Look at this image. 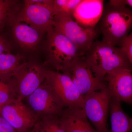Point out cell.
<instances>
[{
	"label": "cell",
	"instance_id": "1",
	"mask_svg": "<svg viewBox=\"0 0 132 132\" xmlns=\"http://www.w3.org/2000/svg\"><path fill=\"white\" fill-rule=\"evenodd\" d=\"M98 25L102 41L121 47L132 29V9L123 0H111L104 5Z\"/></svg>",
	"mask_w": 132,
	"mask_h": 132
},
{
	"label": "cell",
	"instance_id": "2",
	"mask_svg": "<svg viewBox=\"0 0 132 132\" xmlns=\"http://www.w3.org/2000/svg\"><path fill=\"white\" fill-rule=\"evenodd\" d=\"M82 56L95 76L104 81L106 75L117 69L132 71L131 64L121 47L102 40L95 41Z\"/></svg>",
	"mask_w": 132,
	"mask_h": 132
},
{
	"label": "cell",
	"instance_id": "3",
	"mask_svg": "<svg viewBox=\"0 0 132 132\" xmlns=\"http://www.w3.org/2000/svg\"><path fill=\"white\" fill-rule=\"evenodd\" d=\"M53 28L73 43L80 57L83 56L87 52L100 34L97 26L84 27L72 17L61 14L55 15Z\"/></svg>",
	"mask_w": 132,
	"mask_h": 132
},
{
	"label": "cell",
	"instance_id": "4",
	"mask_svg": "<svg viewBox=\"0 0 132 132\" xmlns=\"http://www.w3.org/2000/svg\"><path fill=\"white\" fill-rule=\"evenodd\" d=\"M47 34V62L56 71L62 72L80 57L78 50L71 41L53 28Z\"/></svg>",
	"mask_w": 132,
	"mask_h": 132
},
{
	"label": "cell",
	"instance_id": "5",
	"mask_svg": "<svg viewBox=\"0 0 132 132\" xmlns=\"http://www.w3.org/2000/svg\"><path fill=\"white\" fill-rule=\"evenodd\" d=\"M53 1L27 0L16 14L19 21L26 22L40 32H47L53 28L55 13Z\"/></svg>",
	"mask_w": 132,
	"mask_h": 132
},
{
	"label": "cell",
	"instance_id": "6",
	"mask_svg": "<svg viewBox=\"0 0 132 132\" xmlns=\"http://www.w3.org/2000/svg\"><path fill=\"white\" fill-rule=\"evenodd\" d=\"M64 108H84V100L71 78L64 73L47 70L44 81Z\"/></svg>",
	"mask_w": 132,
	"mask_h": 132
},
{
	"label": "cell",
	"instance_id": "7",
	"mask_svg": "<svg viewBox=\"0 0 132 132\" xmlns=\"http://www.w3.org/2000/svg\"><path fill=\"white\" fill-rule=\"evenodd\" d=\"M112 97L107 87L83 98L84 112L92 125L98 132H108L107 120Z\"/></svg>",
	"mask_w": 132,
	"mask_h": 132
},
{
	"label": "cell",
	"instance_id": "8",
	"mask_svg": "<svg viewBox=\"0 0 132 132\" xmlns=\"http://www.w3.org/2000/svg\"><path fill=\"white\" fill-rule=\"evenodd\" d=\"M46 69L37 63H22L13 77L17 98L23 100L44 82Z\"/></svg>",
	"mask_w": 132,
	"mask_h": 132
},
{
	"label": "cell",
	"instance_id": "9",
	"mask_svg": "<svg viewBox=\"0 0 132 132\" xmlns=\"http://www.w3.org/2000/svg\"><path fill=\"white\" fill-rule=\"evenodd\" d=\"M68 76L83 98L106 87V82L96 78L86 63L83 56L62 71Z\"/></svg>",
	"mask_w": 132,
	"mask_h": 132
},
{
	"label": "cell",
	"instance_id": "10",
	"mask_svg": "<svg viewBox=\"0 0 132 132\" xmlns=\"http://www.w3.org/2000/svg\"><path fill=\"white\" fill-rule=\"evenodd\" d=\"M19 98L0 107V115L18 132H30L39 119L32 110Z\"/></svg>",
	"mask_w": 132,
	"mask_h": 132
},
{
	"label": "cell",
	"instance_id": "11",
	"mask_svg": "<svg viewBox=\"0 0 132 132\" xmlns=\"http://www.w3.org/2000/svg\"><path fill=\"white\" fill-rule=\"evenodd\" d=\"M26 99L29 107L39 119L59 116L65 108L45 81Z\"/></svg>",
	"mask_w": 132,
	"mask_h": 132
},
{
	"label": "cell",
	"instance_id": "12",
	"mask_svg": "<svg viewBox=\"0 0 132 132\" xmlns=\"http://www.w3.org/2000/svg\"><path fill=\"white\" fill-rule=\"evenodd\" d=\"M127 69H119L104 78L112 98L132 105V73Z\"/></svg>",
	"mask_w": 132,
	"mask_h": 132
},
{
	"label": "cell",
	"instance_id": "13",
	"mask_svg": "<svg viewBox=\"0 0 132 132\" xmlns=\"http://www.w3.org/2000/svg\"><path fill=\"white\" fill-rule=\"evenodd\" d=\"M104 2L102 0H81L74 12V20L84 27H96L103 13Z\"/></svg>",
	"mask_w": 132,
	"mask_h": 132
},
{
	"label": "cell",
	"instance_id": "14",
	"mask_svg": "<svg viewBox=\"0 0 132 132\" xmlns=\"http://www.w3.org/2000/svg\"><path fill=\"white\" fill-rule=\"evenodd\" d=\"M59 118L66 132H98L91 125L82 108H64Z\"/></svg>",
	"mask_w": 132,
	"mask_h": 132
},
{
	"label": "cell",
	"instance_id": "15",
	"mask_svg": "<svg viewBox=\"0 0 132 132\" xmlns=\"http://www.w3.org/2000/svg\"><path fill=\"white\" fill-rule=\"evenodd\" d=\"M17 13L12 14L8 22L12 28L14 37L21 47L27 50L34 48L40 40V32L31 26L22 24L18 20L16 17Z\"/></svg>",
	"mask_w": 132,
	"mask_h": 132
},
{
	"label": "cell",
	"instance_id": "16",
	"mask_svg": "<svg viewBox=\"0 0 132 132\" xmlns=\"http://www.w3.org/2000/svg\"><path fill=\"white\" fill-rule=\"evenodd\" d=\"M109 112L111 127L108 132H131L130 118L123 111L120 102L112 98Z\"/></svg>",
	"mask_w": 132,
	"mask_h": 132
},
{
	"label": "cell",
	"instance_id": "17",
	"mask_svg": "<svg viewBox=\"0 0 132 132\" xmlns=\"http://www.w3.org/2000/svg\"><path fill=\"white\" fill-rule=\"evenodd\" d=\"M23 56L10 53L0 55V80L6 82L12 77L21 64Z\"/></svg>",
	"mask_w": 132,
	"mask_h": 132
},
{
	"label": "cell",
	"instance_id": "18",
	"mask_svg": "<svg viewBox=\"0 0 132 132\" xmlns=\"http://www.w3.org/2000/svg\"><path fill=\"white\" fill-rule=\"evenodd\" d=\"M59 117L48 116L40 118L30 132H66L60 123Z\"/></svg>",
	"mask_w": 132,
	"mask_h": 132
},
{
	"label": "cell",
	"instance_id": "19",
	"mask_svg": "<svg viewBox=\"0 0 132 132\" xmlns=\"http://www.w3.org/2000/svg\"><path fill=\"white\" fill-rule=\"evenodd\" d=\"M81 0H55L53 6L55 15L57 14L65 15L73 19L75 10Z\"/></svg>",
	"mask_w": 132,
	"mask_h": 132
},
{
	"label": "cell",
	"instance_id": "20",
	"mask_svg": "<svg viewBox=\"0 0 132 132\" xmlns=\"http://www.w3.org/2000/svg\"><path fill=\"white\" fill-rule=\"evenodd\" d=\"M19 10L15 1L0 0V29L3 27L5 23L8 22L11 15Z\"/></svg>",
	"mask_w": 132,
	"mask_h": 132
},
{
	"label": "cell",
	"instance_id": "21",
	"mask_svg": "<svg viewBox=\"0 0 132 132\" xmlns=\"http://www.w3.org/2000/svg\"><path fill=\"white\" fill-rule=\"evenodd\" d=\"M16 98V91L13 82L7 83L0 80V107Z\"/></svg>",
	"mask_w": 132,
	"mask_h": 132
},
{
	"label": "cell",
	"instance_id": "22",
	"mask_svg": "<svg viewBox=\"0 0 132 132\" xmlns=\"http://www.w3.org/2000/svg\"><path fill=\"white\" fill-rule=\"evenodd\" d=\"M121 48L132 65V32L125 39Z\"/></svg>",
	"mask_w": 132,
	"mask_h": 132
},
{
	"label": "cell",
	"instance_id": "23",
	"mask_svg": "<svg viewBox=\"0 0 132 132\" xmlns=\"http://www.w3.org/2000/svg\"><path fill=\"white\" fill-rule=\"evenodd\" d=\"M0 132H18L6 119L0 115Z\"/></svg>",
	"mask_w": 132,
	"mask_h": 132
},
{
	"label": "cell",
	"instance_id": "24",
	"mask_svg": "<svg viewBox=\"0 0 132 132\" xmlns=\"http://www.w3.org/2000/svg\"><path fill=\"white\" fill-rule=\"evenodd\" d=\"M10 46L9 43L5 38L0 36V55L5 53H10Z\"/></svg>",
	"mask_w": 132,
	"mask_h": 132
},
{
	"label": "cell",
	"instance_id": "25",
	"mask_svg": "<svg viewBox=\"0 0 132 132\" xmlns=\"http://www.w3.org/2000/svg\"><path fill=\"white\" fill-rule=\"evenodd\" d=\"M126 5L132 9V0H125Z\"/></svg>",
	"mask_w": 132,
	"mask_h": 132
},
{
	"label": "cell",
	"instance_id": "26",
	"mask_svg": "<svg viewBox=\"0 0 132 132\" xmlns=\"http://www.w3.org/2000/svg\"><path fill=\"white\" fill-rule=\"evenodd\" d=\"M130 124H131V130L132 131V118H130Z\"/></svg>",
	"mask_w": 132,
	"mask_h": 132
}]
</instances>
